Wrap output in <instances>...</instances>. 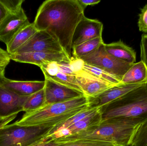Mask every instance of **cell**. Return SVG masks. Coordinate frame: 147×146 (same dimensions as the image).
Wrapping results in <instances>:
<instances>
[{"label": "cell", "mask_w": 147, "mask_h": 146, "mask_svg": "<svg viewBox=\"0 0 147 146\" xmlns=\"http://www.w3.org/2000/svg\"><path fill=\"white\" fill-rule=\"evenodd\" d=\"M77 0H47L40 5L34 25L37 31H46L59 42L70 59L75 28L84 16Z\"/></svg>", "instance_id": "1"}, {"label": "cell", "mask_w": 147, "mask_h": 146, "mask_svg": "<svg viewBox=\"0 0 147 146\" xmlns=\"http://www.w3.org/2000/svg\"><path fill=\"white\" fill-rule=\"evenodd\" d=\"M144 121L115 118L104 120L98 126L73 135L55 139L58 143L88 140L113 143L117 146H129L136 127Z\"/></svg>", "instance_id": "2"}, {"label": "cell", "mask_w": 147, "mask_h": 146, "mask_svg": "<svg viewBox=\"0 0 147 146\" xmlns=\"http://www.w3.org/2000/svg\"><path fill=\"white\" fill-rule=\"evenodd\" d=\"M90 107V99L84 95L65 102L45 105L36 110L25 113L20 120L12 124L21 127L52 128Z\"/></svg>", "instance_id": "3"}, {"label": "cell", "mask_w": 147, "mask_h": 146, "mask_svg": "<svg viewBox=\"0 0 147 146\" xmlns=\"http://www.w3.org/2000/svg\"><path fill=\"white\" fill-rule=\"evenodd\" d=\"M103 111L102 121L115 118L147 119V83L128 92Z\"/></svg>", "instance_id": "4"}, {"label": "cell", "mask_w": 147, "mask_h": 146, "mask_svg": "<svg viewBox=\"0 0 147 146\" xmlns=\"http://www.w3.org/2000/svg\"><path fill=\"white\" fill-rule=\"evenodd\" d=\"M52 128L8 124L0 127V146H29L43 139Z\"/></svg>", "instance_id": "5"}, {"label": "cell", "mask_w": 147, "mask_h": 146, "mask_svg": "<svg viewBox=\"0 0 147 146\" xmlns=\"http://www.w3.org/2000/svg\"><path fill=\"white\" fill-rule=\"evenodd\" d=\"M105 44L103 43L92 53L79 59L87 64L105 70L121 81L133 64L126 63L111 55L106 51Z\"/></svg>", "instance_id": "6"}, {"label": "cell", "mask_w": 147, "mask_h": 146, "mask_svg": "<svg viewBox=\"0 0 147 146\" xmlns=\"http://www.w3.org/2000/svg\"><path fill=\"white\" fill-rule=\"evenodd\" d=\"M28 97L20 96L0 85V127L8 125L23 111V105Z\"/></svg>", "instance_id": "7"}, {"label": "cell", "mask_w": 147, "mask_h": 146, "mask_svg": "<svg viewBox=\"0 0 147 146\" xmlns=\"http://www.w3.org/2000/svg\"><path fill=\"white\" fill-rule=\"evenodd\" d=\"M32 52L65 53L58 41L46 31L35 33L16 53Z\"/></svg>", "instance_id": "8"}, {"label": "cell", "mask_w": 147, "mask_h": 146, "mask_svg": "<svg viewBox=\"0 0 147 146\" xmlns=\"http://www.w3.org/2000/svg\"><path fill=\"white\" fill-rule=\"evenodd\" d=\"M45 102L43 106L65 102L84 96L82 92L62 85L51 79L45 78Z\"/></svg>", "instance_id": "9"}, {"label": "cell", "mask_w": 147, "mask_h": 146, "mask_svg": "<svg viewBox=\"0 0 147 146\" xmlns=\"http://www.w3.org/2000/svg\"><path fill=\"white\" fill-rule=\"evenodd\" d=\"M30 23L22 8L9 13L0 23V41L7 45L20 31Z\"/></svg>", "instance_id": "10"}, {"label": "cell", "mask_w": 147, "mask_h": 146, "mask_svg": "<svg viewBox=\"0 0 147 146\" xmlns=\"http://www.w3.org/2000/svg\"><path fill=\"white\" fill-rule=\"evenodd\" d=\"M103 25L97 19L83 17L76 26L72 37V49L84 42L102 37Z\"/></svg>", "instance_id": "11"}, {"label": "cell", "mask_w": 147, "mask_h": 146, "mask_svg": "<svg viewBox=\"0 0 147 146\" xmlns=\"http://www.w3.org/2000/svg\"><path fill=\"white\" fill-rule=\"evenodd\" d=\"M10 60L17 62L30 63L39 67L53 62L71 61L65 53L44 52H24L9 55Z\"/></svg>", "instance_id": "12"}, {"label": "cell", "mask_w": 147, "mask_h": 146, "mask_svg": "<svg viewBox=\"0 0 147 146\" xmlns=\"http://www.w3.org/2000/svg\"><path fill=\"white\" fill-rule=\"evenodd\" d=\"M75 79L84 95L91 99L96 98L105 91L115 86L80 71L76 73Z\"/></svg>", "instance_id": "13"}, {"label": "cell", "mask_w": 147, "mask_h": 146, "mask_svg": "<svg viewBox=\"0 0 147 146\" xmlns=\"http://www.w3.org/2000/svg\"><path fill=\"white\" fill-rule=\"evenodd\" d=\"M102 111H100L86 117L69 127L59 130L50 136L45 137L44 139L47 141H52L55 139L76 134L98 126L102 121Z\"/></svg>", "instance_id": "14"}, {"label": "cell", "mask_w": 147, "mask_h": 146, "mask_svg": "<svg viewBox=\"0 0 147 146\" xmlns=\"http://www.w3.org/2000/svg\"><path fill=\"white\" fill-rule=\"evenodd\" d=\"M144 84H120L114 86L105 91L96 98H89L91 103V106L102 109L105 107L107 108L110 104L122 96Z\"/></svg>", "instance_id": "15"}, {"label": "cell", "mask_w": 147, "mask_h": 146, "mask_svg": "<svg viewBox=\"0 0 147 146\" xmlns=\"http://www.w3.org/2000/svg\"><path fill=\"white\" fill-rule=\"evenodd\" d=\"M45 81H22L5 78L1 85L21 96H31L44 89Z\"/></svg>", "instance_id": "16"}, {"label": "cell", "mask_w": 147, "mask_h": 146, "mask_svg": "<svg viewBox=\"0 0 147 146\" xmlns=\"http://www.w3.org/2000/svg\"><path fill=\"white\" fill-rule=\"evenodd\" d=\"M57 63H51L40 67L45 78L51 79L62 85L82 92L76 83L75 76H71L60 72L58 69Z\"/></svg>", "instance_id": "17"}, {"label": "cell", "mask_w": 147, "mask_h": 146, "mask_svg": "<svg viewBox=\"0 0 147 146\" xmlns=\"http://www.w3.org/2000/svg\"><path fill=\"white\" fill-rule=\"evenodd\" d=\"M107 53L122 61L133 64L136 61V52L121 40L105 44Z\"/></svg>", "instance_id": "18"}, {"label": "cell", "mask_w": 147, "mask_h": 146, "mask_svg": "<svg viewBox=\"0 0 147 146\" xmlns=\"http://www.w3.org/2000/svg\"><path fill=\"white\" fill-rule=\"evenodd\" d=\"M147 83V67L141 61L134 63L123 75L121 84H144Z\"/></svg>", "instance_id": "19"}, {"label": "cell", "mask_w": 147, "mask_h": 146, "mask_svg": "<svg viewBox=\"0 0 147 146\" xmlns=\"http://www.w3.org/2000/svg\"><path fill=\"white\" fill-rule=\"evenodd\" d=\"M38 31L33 23H30L20 31L6 45V51L9 55L14 54Z\"/></svg>", "instance_id": "20"}, {"label": "cell", "mask_w": 147, "mask_h": 146, "mask_svg": "<svg viewBox=\"0 0 147 146\" xmlns=\"http://www.w3.org/2000/svg\"><path fill=\"white\" fill-rule=\"evenodd\" d=\"M102 108L96 107V106H92V107H90L87 109L81 111L78 114L74 116L71 118L65 121L63 123L52 128L44 138L47 137V136H50L59 130L68 128L74 124L77 123L78 122L84 119L86 117L97 113L100 111H102Z\"/></svg>", "instance_id": "21"}, {"label": "cell", "mask_w": 147, "mask_h": 146, "mask_svg": "<svg viewBox=\"0 0 147 146\" xmlns=\"http://www.w3.org/2000/svg\"><path fill=\"white\" fill-rule=\"evenodd\" d=\"M103 43L102 38L100 37L77 45L72 48V57L79 59L82 57L87 55L96 50Z\"/></svg>", "instance_id": "22"}, {"label": "cell", "mask_w": 147, "mask_h": 146, "mask_svg": "<svg viewBox=\"0 0 147 146\" xmlns=\"http://www.w3.org/2000/svg\"><path fill=\"white\" fill-rule=\"evenodd\" d=\"M45 93L44 89L29 96L23 105V111L25 113L36 110L44 105Z\"/></svg>", "instance_id": "23"}, {"label": "cell", "mask_w": 147, "mask_h": 146, "mask_svg": "<svg viewBox=\"0 0 147 146\" xmlns=\"http://www.w3.org/2000/svg\"><path fill=\"white\" fill-rule=\"evenodd\" d=\"M129 146H147V119L136 127Z\"/></svg>", "instance_id": "24"}, {"label": "cell", "mask_w": 147, "mask_h": 146, "mask_svg": "<svg viewBox=\"0 0 147 146\" xmlns=\"http://www.w3.org/2000/svg\"><path fill=\"white\" fill-rule=\"evenodd\" d=\"M56 146H117L110 142L99 141L83 140L76 141L72 142L65 143H59Z\"/></svg>", "instance_id": "25"}, {"label": "cell", "mask_w": 147, "mask_h": 146, "mask_svg": "<svg viewBox=\"0 0 147 146\" xmlns=\"http://www.w3.org/2000/svg\"><path fill=\"white\" fill-rule=\"evenodd\" d=\"M8 13L16 12L22 8L23 0H0Z\"/></svg>", "instance_id": "26"}, {"label": "cell", "mask_w": 147, "mask_h": 146, "mask_svg": "<svg viewBox=\"0 0 147 146\" xmlns=\"http://www.w3.org/2000/svg\"><path fill=\"white\" fill-rule=\"evenodd\" d=\"M138 25L140 31L147 33V4L142 9L139 14Z\"/></svg>", "instance_id": "27"}, {"label": "cell", "mask_w": 147, "mask_h": 146, "mask_svg": "<svg viewBox=\"0 0 147 146\" xmlns=\"http://www.w3.org/2000/svg\"><path fill=\"white\" fill-rule=\"evenodd\" d=\"M141 61H142L147 67V34L142 36L140 43Z\"/></svg>", "instance_id": "28"}, {"label": "cell", "mask_w": 147, "mask_h": 146, "mask_svg": "<svg viewBox=\"0 0 147 146\" xmlns=\"http://www.w3.org/2000/svg\"><path fill=\"white\" fill-rule=\"evenodd\" d=\"M10 60L9 55L7 51L0 48V69H5Z\"/></svg>", "instance_id": "29"}, {"label": "cell", "mask_w": 147, "mask_h": 146, "mask_svg": "<svg viewBox=\"0 0 147 146\" xmlns=\"http://www.w3.org/2000/svg\"><path fill=\"white\" fill-rule=\"evenodd\" d=\"M77 1L84 10L87 6L96 5L101 1L100 0H77Z\"/></svg>", "instance_id": "30"}, {"label": "cell", "mask_w": 147, "mask_h": 146, "mask_svg": "<svg viewBox=\"0 0 147 146\" xmlns=\"http://www.w3.org/2000/svg\"><path fill=\"white\" fill-rule=\"evenodd\" d=\"M59 143H57L53 141H43L39 140L36 143L29 146H56L59 145Z\"/></svg>", "instance_id": "31"}, {"label": "cell", "mask_w": 147, "mask_h": 146, "mask_svg": "<svg viewBox=\"0 0 147 146\" xmlns=\"http://www.w3.org/2000/svg\"><path fill=\"white\" fill-rule=\"evenodd\" d=\"M8 14L7 9L0 1V23L5 19Z\"/></svg>", "instance_id": "32"}, {"label": "cell", "mask_w": 147, "mask_h": 146, "mask_svg": "<svg viewBox=\"0 0 147 146\" xmlns=\"http://www.w3.org/2000/svg\"><path fill=\"white\" fill-rule=\"evenodd\" d=\"M5 78V69H0V85H2Z\"/></svg>", "instance_id": "33"}, {"label": "cell", "mask_w": 147, "mask_h": 146, "mask_svg": "<svg viewBox=\"0 0 147 146\" xmlns=\"http://www.w3.org/2000/svg\"></svg>", "instance_id": "34"}]
</instances>
